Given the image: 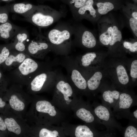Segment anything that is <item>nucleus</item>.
Listing matches in <instances>:
<instances>
[{"mask_svg":"<svg viewBox=\"0 0 137 137\" xmlns=\"http://www.w3.org/2000/svg\"><path fill=\"white\" fill-rule=\"evenodd\" d=\"M0 131L3 132H5V131L7 132V128L4 120L1 116H0Z\"/></svg>","mask_w":137,"mask_h":137,"instance_id":"36","label":"nucleus"},{"mask_svg":"<svg viewBox=\"0 0 137 137\" xmlns=\"http://www.w3.org/2000/svg\"><path fill=\"white\" fill-rule=\"evenodd\" d=\"M96 57V54L95 52H90L87 53L82 57L81 61L82 65L84 67L89 66Z\"/></svg>","mask_w":137,"mask_h":137,"instance_id":"28","label":"nucleus"},{"mask_svg":"<svg viewBox=\"0 0 137 137\" xmlns=\"http://www.w3.org/2000/svg\"><path fill=\"white\" fill-rule=\"evenodd\" d=\"M133 115L134 117L136 118H137V110H136L134 111L133 113Z\"/></svg>","mask_w":137,"mask_h":137,"instance_id":"38","label":"nucleus"},{"mask_svg":"<svg viewBox=\"0 0 137 137\" xmlns=\"http://www.w3.org/2000/svg\"><path fill=\"white\" fill-rule=\"evenodd\" d=\"M6 117L4 119L8 133L11 136H31V128L22 116L11 111L7 107Z\"/></svg>","mask_w":137,"mask_h":137,"instance_id":"4","label":"nucleus"},{"mask_svg":"<svg viewBox=\"0 0 137 137\" xmlns=\"http://www.w3.org/2000/svg\"><path fill=\"white\" fill-rule=\"evenodd\" d=\"M40 69L39 64L28 57L10 72L9 79L15 84L27 86L35 76L42 72Z\"/></svg>","mask_w":137,"mask_h":137,"instance_id":"3","label":"nucleus"},{"mask_svg":"<svg viewBox=\"0 0 137 137\" xmlns=\"http://www.w3.org/2000/svg\"><path fill=\"white\" fill-rule=\"evenodd\" d=\"M9 13L7 7L0 6V24L5 23L9 20Z\"/></svg>","mask_w":137,"mask_h":137,"instance_id":"32","label":"nucleus"},{"mask_svg":"<svg viewBox=\"0 0 137 137\" xmlns=\"http://www.w3.org/2000/svg\"><path fill=\"white\" fill-rule=\"evenodd\" d=\"M29 94L24 90L22 85L15 83L13 84L5 92L8 108L23 117L32 99Z\"/></svg>","mask_w":137,"mask_h":137,"instance_id":"2","label":"nucleus"},{"mask_svg":"<svg viewBox=\"0 0 137 137\" xmlns=\"http://www.w3.org/2000/svg\"><path fill=\"white\" fill-rule=\"evenodd\" d=\"M102 77V73L98 71L95 72L87 83L89 89L94 90L97 89L99 86Z\"/></svg>","mask_w":137,"mask_h":137,"instance_id":"19","label":"nucleus"},{"mask_svg":"<svg viewBox=\"0 0 137 137\" xmlns=\"http://www.w3.org/2000/svg\"><path fill=\"white\" fill-rule=\"evenodd\" d=\"M30 57L25 52L12 49L1 67L5 71H10L19 66L27 58Z\"/></svg>","mask_w":137,"mask_h":137,"instance_id":"10","label":"nucleus"},{"mask_svg":"<svg viewBox=\"0 0 137 137\" xmlns=\"http://www.w3.org/2000/svg\"><path fill=\"white\" fill-rule=\"evenodd\" d=\"M73 35L71 22H60L47 33V38L51 45L58 46L67 43Z\"/></svg>","mask_w":137,"mask_h":137,"instance_id":"5","label":"nucleus"},{"mask_svg":"<svg viewBox=\"0 0 137 137\" xmlns=\"http://www.w3.org/2000/svg\"><path fill=\"white\" fill-rule=\"evenodd\" d=\"M94 0H88L84 4L72 15L74 20L78 21L85 19L92 23L97 22L101 16L94 7Z\"/></svg>","mask_w":137,"mask_h":137,"instance_id":"9","label":"nucleus"},{"mask_svg":"<svg viewBox=\"0 0 137 137\" xmlns=\"http://www.w3.org/2000/svg\"><path fill=\"white\" fill-rule=\"evenodd\" d=\"M58 135V133L56 130L52 131L43 128L40 130L39 135L40 137H56Z\"/></svg>","mask_w":137,"mask_h":137,"instance_id":"33","label":"nucleus"},{"mask_svg":"<svg viewBox=\"0 0 137 137\" xmlns=\"http://www.w3.org/2000/svg\"><path fill=\"white\" fill-rule=\"evenodd\" d=\"M94 112L97 116L101 119L107 121L110 118V113L108 109L104 106H98L95 109Z\"/></svg>","mask_w":137,"mask_h":137,"instance_id":"27","label":"nucleus"},{"mask_svg":"<svg viewBox=\"0 0 137 137\" xmlns=\"http://www.w3.org/2000/svg\"><path fill=\"white\" fill-rule=\"evenodd\" d=\"M8 79L5 77L2 70L0 68V93L5 92L7 89Z\"/></svg>","mask_w":137,"mask_h":137,"instance_id":"30","label":"nucleus"},{"mask_svg":"<svg viewBox=\"0 0 137 137\" xmlns=\"http://www.w3.org/2000/svg\"><path fill=\"white\" fill-rule=\"evenodd\" d=\"M39 30L36 37L30 41L25 53L30 57L38 58L42 56L50 47L51 44L47 37L44 36Z\"/></svg>","mask_w":137,"mask_h":137,"instance_id":"7","label":"nucleus"},{"mask_svg":"<svg viewBox=\"0 0 137 137\" xmlns=\"http://www.w3.org/2000/svg\"><path fill=\"white\" fill-rule=\"evenodd\" d=\"M124 136L125 137H137L136 128L132 126H128L126 129Z\"/></svg>","mask_w":137,"mask_h":137,"instance_id":"34","label":"nucleus"},{"mask_svg":"<svg viewBox=\"0 0 137 137\" xmlns=\"http://www.w3.org/2000/svg\"><path fill=\"white\" fill-rule=\"evenodd\" d=\"M75 136L76 137H93V134L87 126L80 125L76 129Z\"/></svg>","mask_w":137,"mask_h":137,"instance_id":"26","label":"nucleus"},{"mask_svg":"<svg viewBox=\"0 0 137 137\" xmlns=\"http://www.w3.org/2000/svg\"><path fill=\"white\" fill-rule=\"evenodd\" d=\"M71 77L74 84L79 89L83 90L86 88L87 86V82L77 70L74 69L72 71Z\"/></svg>","mask_w":137,"mask_h":137,"instance_id":"18","label":"nucleus"},{"mask_svg":"<svg viewBox=\"0 0 137 137\" xmlns=\"http://www.w3.org/2000/svg\"><path fill=\"white\" fill-rule=\"evenodd\" d=\"M119 95L120 93L117 91L108 90L104 92L102 97L105 101L111 104L114 102L115 100L118 99Z\"/></svg>","mask_w":137,"mask_h":137,"instance_id":"25","label":"nucleus"},{"mask_svg":"<svg viewBox=\"0 0 137 137\" xmlns=\"http://www.w3.org/2000/svg\"><path fill=\"white\" fill-rule=\"evenodd\" d=\"M22 28L9 20L0 24V40L7 42L12 39Z\"/></svg>","mask_w":137,"mask_h":137,"instance_id":"12","label":"nucleus"},{"mask_svg":"<svg viewBox=\"0 0 137 137\" xmlns=\"http://www.w3.org/2000/svg\"><path fill=\"white\" fill-rule=\"evenodd\" d=\"M6 101L3 100L2 98L0 97V108H3L8 106Z\"/></svg>","mask_w":137,"mask_h":137,"instance_id":"37","label":"nucleus"},{"mask_svg":"<svg viewBox=\"0 0 137 137\" xmlns=\"http://www.w3.org/2000/svg\"><path fill=\"white\" fill-rule=\"evenodd\" d=\"M122 42V32L117 22L115 19L109 38V46L111 49L120 46Z\"/></svg>","mask_w":137,"mask_h":137,"instance_id":"16","label":"nucleus"},{"mask_svg":"<svg viewBox=\"0 0 137 137\" xmlns=\"http://www.w3.org/2000/svg\"><path fill=\"white\" fill-rule=\"evenodd\" d=\"M119 98L118 106L119 109H128L130 107L133 102V99L130 95L126 93L121 94Z\"/></svg>","mask_w":137,"mask_h":137,"instance_id":"22","label":"nucleus"},{"mask_svg":"<svg viewBox=\"0 0 137 137\" xmlns=\"http://www.w3.org/2000/svg\"><path fill=\"white\" fill-rule=\"evenodd\" d=\"M96 2V8L101 16L105 15L110 12L120 9L114 2L110 1L101 0Z\"/></svg>","mask_w":137,"mask_h":137,"instance_id":"17","label":"nucleus"},{"mask_svg":"<svg viewBox=\"0 0 137 137\" xmlns=\"http://www.w3.org/2000/svg\"><path fill=\"white\" fill-rule=\"evenodd\" d=\"M88 0H70L69 3L70 6L72 14L83 6Z\"/></svg>","mask_w":137,"mask_h":137,"instance_id":"29","label":"nucleus"},{"mask_svg":"<svg viewBox=\"0 0 137 137\" xmlns=\"http://www.w3.org/2000/svg\"><path fill=\"white\" fill-rule=\"evenodd\" d=\"M115 18L111 13L101 17L97 21L99 40L103 45L109 46V40L112 32Z\"/></svg>","mask_w":137,"mask_h":137,"instance_id":"8","label":"nucleus"},{"mask_svg":"<svg viewBox=\"0 0 137 137\" xmlns=\"http://www.w3.org/2000/svg\"><path fill=\"white\" fill-rule=\"evenodd\" d=\"M36 6L30 4H15L12 6L8 7L9 12L20 14L26 18L33 12Z\"/></svg>","mask_w":137,"mask_h":137,"instance_id":"15","label":"nucleus"},{"mask_svg":"<svg viewBox=\"0 0 137 137\" xmlns=\"http://www.w3.org/2000/svg\"><path fill=\"white\" fill-rule=\"evenodd\" d=\"M1 1L4 2H7L8 1H12V0H0Z\"/></svg>","mask_w":137,"mask_h":137,"instance_id":"39","label":"nucleus"},{"mask_svg":"<svg viewBox=\"0 0 137 137\" xmlns=\"http://www.w3.org/2000/svg\"><path fill=\"white\" fill-rule=\"evenodd\" d=\"M116 73L119 82L123 85L128 83L129 78L126 69L122 65H118L116 68Z\"/></svg>","mask_w":137,"mask_h":137,"instance_id":"21","label":"nucleus"},{"mask_svg":"<svg viewBox=\"0 0 137 137\" xmlns=\"http://www.w3.org/2000/svg\"><path fill=\"white\" fill-rule=\"evenodd\" d=\"M73 29V35L83 47L92 48L97 45V40L93 32L86 27L79 21H71Z\"/></svg>","mask_w":137,"mask_h":137,"instance_id":"6","label":"nucleus"},{"mask_svg":"<svg viewBox=\"0 0 137 137\" xmlns=\"http://www.w3.org/2000/svg\"><path fill=\"white\" fill-rule=\"evenodd\" d=\"M67 13L64 9L58 10L48 6H38L25 19L39 28H46L65 17Z\"/></svg>","mask_w":137,"mask_h":137,"instance_id":"1","label":"nucleus"},{"mask_svg":"<svg viewBox=\"0 0 137 137\" xmlns=\"http://www.w3.org/2000/svg\"><path fill=\"white\" fill-rule=\"evenodd\" d=\"M48 74L42 72L35 76L27 85L29 94H32L40 91L47 81Z\"/></svg>","mask_w":137,"mask_h":137,"instance_id":"13","label":"nucleus"},{"mask_svg":"<svg viewBox=\"0 0 137 137\" xmlns=\"http://www.w3.org/2000/svg\"><path fill=\"white\" fill-rule=\"evenodd\" d=\"M29 35L27 31L22 29L12 39L10 43L13 49L25 52L27 46L29 42Z\"/></svg>","mask_w":137,"mask_h":137,"instance_id":"11","label":"nucleus"},{"mask_svg":"<svg viewBox=\"0 0 137 137\" xmlns=\"http://www.w3.org/2000/svg\"><path fill=\"white\" fill-rule=\"evenodd\" d=\"M77 117L87 123L92 122L94 118L90 112L84 108L78 110L76 112Z\"/></svg>","mask_w":137,"mask_h":137,"instance_id":"24","label":"nucleus"},{"mask_svg":"<svg viewBox=\"0 0 137 137\" xmlns=\"http://www.w3.org/2000/svg\"><path fill=\"white\" fill-rule=\"evenodd\" d=\"M56 88L63 94L64 99L66 101L68 100V97L71 96L73 93L72 88L69 84L63 81H61L57 84Z\"/></svg>","mask_w":137,"mask_h":137,"instance_id":"20","label":"nucleus"},{"mask_svg":"<svg viewBox=\"0 0 137 137\" xmlns=\"http://www.w3.org/2000/svg\"><path fill=\"white\" fill-rule=\"evenodd\" d=\"M130 75L133 78H137V60H133L131 63L130 69Z\"/></svg>","mask_w":137,"mask_h":137,"instance_id":"35","label":"nucleus"},{"mask_svg":"<svg viewBox=\"0 0 137 137\" xmlns=\"http://www.w3.org/2000/svg\"><path fill=\"white\" fill-rule=\"evenodd\" d=\"M32 101L28 111L48 114L52 116L56 115V112L54 107L52 106L49 101L46 100H40L35 103Z\"/></svg>","mask_w":137,"mask_h":137,"instance_id":"14","label":"nucleus"},{"mask_svg":"<svg viewBox=\"0 0 137 137\" xmlns=\"http://www.w3.org/2000/svg\"><path fill=\"white\" fill-rule=\"evenodd\" d=\"M124 47L132 53L136 52L137 51V41H125L122 42Z\"/></svg>","mask_w":137,"mask_h":137,"instance_id":"31","label":"nucleus"},{"mask_svg":"<svg viewBox=\"0 0 137 137\" xmlns=\"http://www.w3.org/2000/svg\"><path fill=\"white\" fill-rule=\"evenodd\" d=\"M13 49L10 43L0 44V67Z\"/></svg>","mask_w":137,"mask_h":137,"instance_id":"23","label":"nucleus"}]
</instances>
